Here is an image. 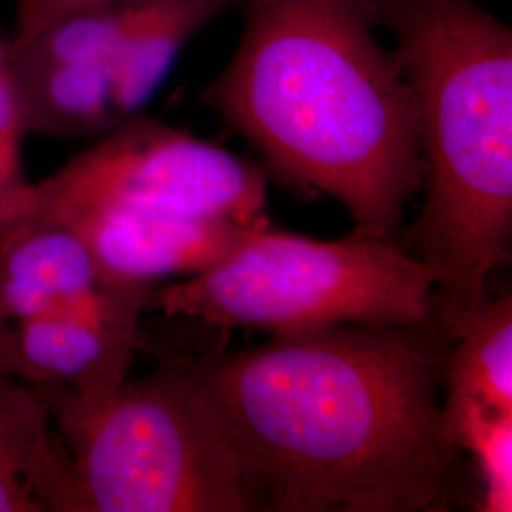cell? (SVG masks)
I'll return each mask as SVG.
<instances>
[{
	"label": "cell",
	"instance_id": "3957f363",
	"mask_svg": "<svg viewBox=\"0 0 512 512\" xmlns=\"http://www.w3.org/2000/svg\"><path fill=\"white\" fill-rule=\"evenodd\" d=\"M366 2L418 116L425 198L408 249L435 275V321L456 342L511 260V27L478 0Z\"/></svg>",
	"mask_w": 512,
	"mask_h": 512
},
{
	"label": "cell",
	"instance_id": "ba28073f",
	"mask_svg": "<svg viewBox=\"0 0 512 512\" xmlns=\"http://www.w3.org/2000/svg\"><path fill=\"white\" fill-rule=\"evenodd\" d=\"M131 0L55 19L8 40V69L25 135L99 139L129 122L122 105Z\"/></svg>",
	"mask_w": 512,
	"mask_h": 512
},
{
	"label": "cell",
	"instance_id": "30bf717a",
	"mask_svg": "<svg viewBox=\"0 0 512 512\" xmlns=\"http://www.w3.org/2000/svg\"><path fill=\"white\" fill-rule=\"evenodd\" d=\"M110 281L74 230L37 217L0 226V321H19L63 306Z\"/></svg>",
	"mask_w": 512,
	"mask_h": 512
},
{
	"label": "cell",
	"instance_id": "52a82bcc",
	"mask_svg": "<svg viewBox=\"0 0 512 512\" xmlns=\"http://www.w3.org/2000/svg\"><path fill=\"white\" fill-rule=\"evenodd\" d=\"M154 283L110 279L54 310L0 321V374L27 384L59 435L99 412L128 380Z\"/></svg>",
	"mask_w": 512,
	"mask_h": 512
},
{
	"label": "cell",
	"instance_id": "8992f818",
	"mask_svg": "<svg viewBox=\"0 0 512 512\" xmlns=\"http://www.w3.org/2000/svg\"><path fill=\"white\" fill-rule=\"evenodd\" d=\"M266 179V169L255 162L141 114L95 139L52 175L27 184L6 220L129 205L251 224L268 220Z\"/></svg>",
	"mask_w": 512,
	"mask_h": 512
},
{
	"label": "cell",
	"instance_id": "9a60e30c",
	"mask_svg": "<svg viewBox=\"0 0 512 512\" xmlns=\"http://www.w3.org/2000/svg\"><path fill=\"white\" fill-rule=\"evenodd\" d=\"M107 2L116 0H14L16 23L12 38L33 35L38 29L54 23L55 19Z\"/></svg>",
	"mask_w": 512,
	"mask_h": 512
},
{
	"label": "cell",
	"instance_id": "8fae6325",
	"mask_svg": "<svg viewBox=\"0 0 512 512\" xmlns=\"http://www.w3.org/2000/svg\"><path fill=\"white\" fill-rule=\"evenodd\" d=\"M0 512H76L67 444L33 387L0 374Z\"/></svg>",
	"mask_w": 512,
	"mask_h": 512
},
{
	"label": "cell",
	"instance_id": "277c9868",
	"mask_svg": "<svg viewBox=\"0 0 512 512\" xmlns=\"http://www.w3.org/2000/svg\"><path fill=\"white\" fill-rule=\"evenodd\" d=\"M148 310L270 334L435 319V275L395 238H304L266 226L243 251L150 294Z\"/></svg>",
	"mask_w": 512,
	"mask_h": 512
},
{
	"label": "cell",
	"instance_id": "5bb4252c",
	"mask_svg": "<svg viewBox=\"0 0 512 512\" xmlns=\"http://www.w3.org/2000/svg\"><path fill=\"white\" fill-rule=\"evenodd\" d=\"M23 137L25 131L8 69V40L0 37V224L14 213L29 184L21 165Z\"/></svg>",
	"mask_w": 512,
	"mask_h": 512
},
{
	"label": "cell",
	"instance_id": "7c38bea8",
	"mask_svg": "<svg viewBox=\"0 0 512 512\" xmlns=\"http://www.w3.org/2000/svg\"><path fill=\"white\" fill-rule=\"evenodd\" d=\"M442 385L446 403H480L512 414V294H499L450 344Z\"/></svg>",
	"mask_w": 512,
	"mask_h": 512
},
{
	"label": "cell",
	"instance_id": "5b68a950",
	"mask_svg": "<svg viewBox=\"0 0 512 512\" xmlns=\"http://www.w3.org/2000/svg\"><path fill=\"white\" fill-rule=\"evenodd\" d=\"M61 439L76 512H249L236 461L175 357Z\"/></svg>",
	"mask_w": 512,
	"mask_h": 512
},
{
	"label": "cell",
	"instance_id": "7a4b0ae2",
	"mask_svg": "<svg viewBox=\"0 0 512 512\" xmlns=\"http://www.w3.org/2000/svg\"><path fill=\"white\" fill-rule=\"evenodd\" d=\"M236 50L203 103L285 183L395 238L423 184L414 97L366 0H243Z\"/></svg>",
	"mask_w": 512,
	"mask_h": 512
},
{
	"label": "cell",
	"instance_id": "9c48e42d",
	"mask_svg": "<svg viewBox=\"0 0 512 512\" xmlns=\"http://www.w3.org/2000/svg\"><path fill=\"white\" fill-rule=\"evenodd\" d=\"M44 220L74 230L110 279L139 283L213 270L270 226L268 220L249 224L228 217L129 205H90Z\"/></svg>",
	"mask_w": 512,
	"mask_h": 512
},
{
	"label": "cell",
	"instance_id": "6da1fadb",
	"mask_svg": "<svg viewBox=\"0 0 512 512\" xmlns=\"http://www.w3.org/2000/svg\"><path fill=\"white\" fill-rule=\"evenodd\" d=\"M450 344L431 319L175 359L236 461L249 512H448L463 490L439 399Z\"/></svg>",
	"mask_w": 512,
	"mask_h": 512
},
{
	"label": "cell",
	"instance_id": "4fadbf2b",
	"mask_svg": "<svg viewBox=\"0 0 512 512\" xmlns=\"http://www.w3.org/2000/svg\"><path fill=\"white\" fill-rule=\"evenodd\" d=\"M448 433L476 461L480 511H512V414L480 403H442Z\"/></svg>",
	"mask_w": 512,
	"mask_h": 512
}]
</instances>
